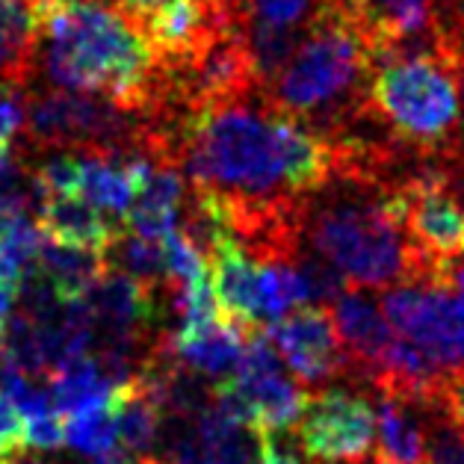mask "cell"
I'll return each instance as SVG.
<instances>
[{
	"instance_id": "17",
	"label": "cell",
	"mask_w": 464,
	"mask_h": 464,
	"mask_svg": "<svg viewBox=\"0 0 464 464\" xmlns=\"http://www.w3.org/2000/svg\"><path fill=\"white\" fill-rule=\"evenodd\" d=\"M44 382H48L51 402L63 420L72 414L98 409V405H110L112 391L119 388V382L110 376L92 353L69 358Z\"/></svg>"
},
{
	"instance_id": "3",
	"label": "cell",
	"mask_w": 464,
	"mask_h": 464,
	"mask_svg": "<svg viewBox=\"0 0 464 464\" xmlns=\"http://www.w3.org/2000/svg\"><path fill=\"white\" fill-rule=\"evenodd\" d=\"M299 234L346 287L391 290L426 276L393 187L353 166L334 163L325 184L299 198Z\"/></svg>"
},
{
	"instance_id": "2",
	"label": "cell",
	"mask_w": 464,
	"mask_h": 464,
	"mask_svg": "<svg viewBox=\"0 0 464 464\" xmlns=\"http://www.w3.org/2000/svg\"><path fill=\"white\" fill-rule=\"evenodd\" d=\"M36 69L56 89L101 95L137 116L160 98V60L110 0H36Z\"/></svg>"
},
{
	"instance_id": "7",
	"label": "cell",
	"mask_w": 464,
	"mask_h": 464,
	"mask_svg": "<svg viewBox=\"0 0 464 464\" xmlns=\"http://www.w3.org/2000/svg\"><path fill=\"white\" fill-rule=\"evenodd\" d=\"M391 328L420 346L435 364L452 372L464 367V299L432 281H405L379 302Z\"/></svg>"
},
{
	"instance_id": "21",
	"label": "cell",
	"mask_w": 464,
	"mask_h": 464,
	"mask_svg": "<svg viewBox=\"0 0 464 464\" xmlns=\"http://www.w3.org/2000/svg\"><path fill=\"white\" fill-rule=\"evenodd\" d=\"M423 417V464H464V429L440 411V405H420Z\"/></svg>"
},
{
	"instance_id": "31",
	"label": "cell",
	"mask_w": 464,
	"mask_h": 464,
	"mask_svg": "<svg viewBox=\"0 0 464 464\" xmlns=\"http://www.w3.org/2000/svg\"><path fill=\"white\" fill-rule=\"evenodd\" d=\"M328 4H337V6H346L349 0H328Z\"/></svg>"
},
{
	"instance_id": "16",
	"label": "cell",
	"mask_w": 464,
	"mask_h": 464,
	"mask_svg": "<svg viewBox=\"0 0 464 464\" xmlns=\"http://www.w3.org/2000/svg\"><path fill=\"white\" fill-rule=\"evenodd\" d=\"M376 444L372 464H423V417L393 393L376 391Z\"/></svg>"
},
{
	"instance_id": "5",
	"label": "cell",
	"mask_w": 464,
	"mask_h": 464,
	"mask_svg": "<svg viewBox=\"0 0 464 464\" xmlns=\"http://www.w3.org/2000/svg\"><path fill=\"white\" fill-rule=\"evenodd\" d=\"M367 110L405 142L440 151L459 133V77L447 56L409 53L372 65Z\"/></svg>"
},
{
	"instance_id": "22",
	"label": "cell",
	"mask_w": 464,
	"mask_h": 464,
	"mask_svg": "<svg viewBox=\"0 0 464 464\" xmlns=\"http://www.w3.org/2000/svg\"><path fill=\"white\" fill-rule=\"evenodd\" d=\"M24 417L18 414V409L6 400V393L0 391V461L9 456L24 452Z\"/></svg>"
},
{
	"instance_id": "29",
	"label": "cell",
	"mask_w": 464,
	"mask_h": 464,
	"mask_svg": "<svg viewBox=\"0 0 464 464\" xmlns=\"http://www.w3.org/2000/svg\"><path fill=\"white\" fill-rule=\"evenodd\" d=\"M0 464H51V461H44L39 456H27V452H18V456H9V459H4Z\"/></svg>"
},
{
	"instance_id": "28",
	"label": "cell",
	"mask_w": 464,
	"mask_h": 464,
	"mask_svg": "<svg viewBox=\"0 0 464 464\" xmlns=\"http://www.w3.org/2000/svg\"><path fill=\"white\" fill-rule=\"evenodd\" d=\"M21 175V166H18V157L9 151V145L0 142V189L9 187L13 180Z\"/></svg>"
},
{
	"instance_id": "25",
	"label": "cell",
	"mask_w": 464,
	"mask_h": 464,
	"mask_svg": "<svg viewBox=\"0 0 464 464\" xmlns=\"http://www.w3.org/2000/svg\"><path fill=\"white\" fill-rule=\"evenodd\" d=\"M24 95L27 92L0 86V142L4 145L24 128Z\"/></svg>"
},
{
	"instance_id": "19",
	"label": "cell",
	"mask_w": 464,
	"mask_h": 464,
	"mask_svg": "<svg viewBox=\"0 0 464 464\" xmlns=\"http://www.w3.org/2000/svg\"><path fill=\"white\" fill-rule=\"evenodd\" d=\"M243 343H246V332L219 320L184 343L160 346V349L166 355H172L175 361H180L184 367H189L192 372H198V376L222 382L237 370V364H240Z\"/></svg>"
},
{
	"instance_id": "6",
	"label": "cell",
	"mask_w": 464,
	"mask_h": 464,
	"mask_svg": "<svg viewBox=\"0 0 464 464\" xmlns=\"http://www.w3.org/2000/svg\"><path fill=\"white\" fill-rule=\"evenodd\" d=\"M24 130L33 149H110L119 142H142L145 121L130 110L89 92L48 89L24 95Z\"/></svg>"
},
{
	"instance_id": "1",
	"label": "cell",
	"mask_w": 464,
	"mask_h": 464,
	"mask_svg": "<svg viewBox=\"0 0 464 464\" xmlns=\"http://www.w3.org/2000/svg\"><path fill=\"white\" fill-rule=\"evenodd\" d=\"M154 151L184 166L192 187L219 196L228 210L290 205L320 189L334 169L332 142L276 110L260 89L166 124Z\"/></svg>"
},
{
	"instance_id": "12",
	"label": "cell",
	"mask_w": 464,
	"mask_h": 464,
	"mask_svg": "<svg viewBox=\"0 0 464 464\" xmlns=\"http://www.w3.org/2000/svg\"><path fill=\"white\" fill-rule=\"evenodd\" d=\"M332 320L349 358V379L370 384L384 349L391 346L396 334L382 311V304L370 296V290L346 287L334 299Z\"/></svg>"
},
{
	"instance_id": "13",
	"label": "cell",
	"mask_w": 464,
	"mask_h": 464,
	"mask_svg": "<svg viewBox=\"0 0 464 464\" xmlns=\"http://www.w3.org/2000/svg\"><path fill=\"white\" fill-rule=\"evenodd\" d=\"M208 264L213 269L210 285L222 320L237 325L246 334L264 328L257 296V260L231 234H225L208 252Z\"/></svg>"
},
{
	"instance_id": "8",
	"label": "cell",
	"mask_w": 464,
	"mask_h": 464,
	"mask_svg": "<svg viewBox=\"0 0 464 464\" xmlns=\"http://www.w3.org/2000/svg\"><path fill=\"white\" fill-rule=\"evenodd\" d=\"M296 435L314 464H367L376 444V405L358 391L323 388L308 396Z\"/></svg>"
},
{
	"instance_id": "4",
	"label": "cell",
	"mask_w": 464,
	"mask_h": 464,
	"mask_svg": "<svg viewBox=\"0 0 464 464\" xmlns=\"http://www.w3.org/2000/svg\"><path fill=\"white\" fill-rule=\"evenodd\" d=\"M372 56L343 6L328 4L290 60L260 86L276 110L332 137L367 110Z\"/></svg>"
},
{
	"instance_id": "9",
	"label": "cell",
	"mask_w": 464,
	"mask_h": 464,
	"mask_svg": "<svg viewBox=\"0 0 464 464\" xmlns=\"http://www.w3.org/2000/svg\"><path fill=\"white\" fill-rule=\"evenodd\" d=\"M225 382L240 400L255 435H287L308 405V391L285 372L264 328L246 334L240 364Z\"/></svg>"
},
{
	"instance_id": "10",
	"label": "cell",
	"mask_w": 464,
	"mask_h": 464,
	"mask_svg": "<svg viewBox=\"0 0 464 464\" xmlns=\"http://www.w3.org/2000/svg\"><path fill=\"white\" fill-rule=\"evenodd\" d=\"M402 210L405 234L414 246L423 269L438 260L464 255V201L452 189L444 172H420L393 184ZM426 278V276H423Z\"/></svg>"
},
{
	"instance_id": "15",
	"label": "cell",
	"mask_w": 464,
	"mask_h": 464,
	"mask_svg": "<svg viewBox=\"0 0 464 464\" xmlns=\"http://www.w3.org/2000/svg\"><path fill=\"white\" fill-rule=\"evenodd\" d=\"M205 9L217 13L231 30H269L302 39L328 9V0H225Z\"/></svg>"
},
{
	"instance_id": "20",
	"label": "cell",
	"mask_w": 464,
	"mask_h": 464,
	"mask_svg": "<svg viewBox=\"0 0 464 464\" xmlns=\"http://www.w3.org/2000/svg\"><path fill=\"white\" fill-rule=\"evenodd\" d=\"M65 444L89 459L116 450L119 438H116L112 405H98V409L65 417Z\"/></svg>"
},
{
	"instance_id": "26",
	"label": "cell",
	"mask_w": 464,
	"mask_h": 464,
	"mask_svg": "<svg viewBox=\"0 0 464 464\" xmlns=\"http://www.w3.org/2000/svg\"><path fill=\"white\" fill-rule=\"evenodd\" d=\"M440 411H444L452 423H459L464 429V367L452 370L444 379V388H440Z\"/></svg>"
},
{
	"instance_id": "11",
	"label": "cell",
	"mask_w": 464,
	"mask_h": 464,
	"mask_svg": "<svg viewBox=\"0 0 464 464\" xmlns=\"http://www.w3.org/2000/svg\"><path fill=\"white\" fill-rule=\"evenodd\" d=\"M281 364H287L293 379L304 391H320L334 379H349V358L337 337L332 311L323 304H299L264 328Z\"/></svg>"
},
{
	"instance_id": "23",
	"label": "cell",
	"mask_w": 464,
	"mask_h": 464,
	"mask_svg": "<svg viewBox=\"0 0 464 464\" xmlns=\"http://www.w3.org/2000/svg\"><path fill=\"white\" fill-rule=\"evenodd\" d=\"M24 444L33 450H56L65 444V423L63 417L51 411L42 417L24 420Z\"/></svg>"
},
{
	"instance_id": "14",
	"label": "cell",
	"mask_w": 464,
	"mask_h": 464,
	"mask_svg": "<svg viewBox=\"0 0 464 464\" xmlns=\"http://www.w3.org/2000/svg\"><path fill=\"white\" fill-rule=\"evenodd\" d=\"M36 225L51 243L98 255H107V248L124 231V225L112 222L81 196H42Z\"/></svg>"
},
{
	"instance_id": "27",
	"label": "cell",
	"mask_w": 464,
	"mask_h": 464,
	"mask_svg": "<svg viewBox=\"0 0 464 464\" xmlns=\"http://www.w3.org/2000/svg\"><path fill=\"white\" fill-rule=\"evenodd\" d=\"M15 302H18V285L15 281L0 278V334H4L9 316L15 314Z\"/></svg>"
},
{
	"instance_id": "24",
	"label": "cell",
	"mask_w": 464,
	"mask_h": 464,
	"mask_svg": "<svg viewBox=\"0 0 464 464\" xmlns=\"http://www.w3.org/2000/svg\"><path fill=\"white\" fill-rule=\"evenodd\" d=\"M121 15H128L133 24L142 30V36L149 33L157 21H160L178 0H110Z\"/></svg>"
},
{
	"instance_id": "30",
	"label": "cell",
	"mask_w": 464,
	"mask_h": 464,
	"mask_svg": "<svg viewBox=\"0 0 464 464\" xmlns=\"http://www.w3.org/2000/svg\"><path fill=\"white\" fill-rule=\"evenodd\" d=\"M192 4H198V6H219V4H225V0H192Z\"/></svg>"
},
{
	"instance_id": "18",
	"label": "cell",
	"mask_w": 464,
	"mask_h": 464,
	"mask_svg": "<svg viewBox=\"0 0 464 464\" xmlns=\"http://www.w3.org/2000/svg\"><path fill=\"white\" fill-rule=\"evenodd\" d=\"M107 269V257L86 248H72L60 243H42L39 257L33 264V273L44 278V285L53 290L60 302H81L92 285Z\"/></svg>"
}]
</instances>
